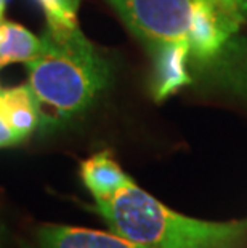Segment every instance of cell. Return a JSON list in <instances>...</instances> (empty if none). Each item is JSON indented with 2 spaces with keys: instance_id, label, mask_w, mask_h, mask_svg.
I'll list each match as a JSON object with an SVG mask.
<instances>
[{
  "instance_id": "cell-1",
  "label": "cell",
  "mask_w": 247,
  "mask_h": 248,
  "mask_svg": "<svg viewBox=\"0 0 247 248\" xmlns=\"http://www.w3.org/2000/svg\"><path fill=\"white\" fill-rule=\"evenodd\" d=\"M40 124H63L88 109L108 87L111 67L81 29L40 37L39 55L26 62Z\"/></svg>"
},
{
  "instance_id": "cell-2",
  "label": "cell",
  "mask_w": 247,
  "mask_h": 248,
  "mask_svg": "<svg viewBox=\"0 0 247 248\" xmlns=\"http://www.w3.org/2000/svg\"><path fill=\"white\" fill-rule=\"evenodd\" d=\"M97 212L109 229L136 245L148 248H244L247 218L204 221L177 213L136 184L114 197L97 202Z\"/></svg>"
},
{
  "instance_id": "cell-3",
  "label": "cell",
  "mask_w": 247,
  "mask_h": 248,
  "mask_svg": "<svg viewBox=\"0 0 247 248\" xmlns=\"http://www.w3.org/2000/svg\"><path fill=\"white\" fill-rule=\"evenodd\" d=\"M149 53L173 44L190 45L196 0H108Z\"/></svg>"
},
{
  "instance_id": "cell-4",
  "label": "cell",
  "mask_w": 247,
  "mask_h": 248,
  "mask_svg": "<svg viewBox=\"0 0 247 248\" xmlns=\"http://www.w3.org/2000/svg\"><path fill=\"white\" fill-rule=\"evenodd\" d=\"M247 19V0H196L190 34L191 56L217 55Z\"/></svg>"
},
{
  "instance_id": "cell-5",
  "label": "cell",
  "mask_w": 247,
  "mask_h": 248,
  "mask_svg": "<svg viewBox=\"0 0 247 248\" xmlns=\"http://www.w3.org/2000/svg\"><path fill=\"white\" fill-rule=\"evenodd\" d=\"M35 248H148L136 245L114 232L72 226L44 224L35 232Z\"/></svg>"
},
{
  "instance_id": "cell-6",
  "label": "cell",
  "mask_w": 247,
  "mask_h": 248,
  "mask_svg": "<svg viewBox=\"0 0 247 248\" xmlns=\"http://www.w3.org/2000/svg\"><path fill=\"white\" fill-rule=\"evenodd\" d=\"M149 55L152 58V94L157 101H162L190 83L191 77L188 72V60L191 56L190 45H167Z\"/></svg>"
},
{
  "instance_id": "cell-7",
  "label": "cell",
  "mask_w": 247,
  "mask_h": 248,
  "mask_svg": "<svg viewBox=\"0 0 247 248\" xmlns=\"http://www.w3.org/2000/svg\"><path fill=\"white\" fill-rule=\"evenodd\" d=\"M81 178L95 197V202L111 199L124 187L133 184V179L125 175L108 151L98 152L83 160L81 163Z\"/></svg>"
},
{
  "instance_id": "cell-8",
  "label": "cell",
  "mask_w": 247,
  "mask_h": 248,
  "mask_svg": "<svg viewBox=\"0 0 247 248\" xmlns=\"http://www.w3.org/2000/svg\"><path fill=\"white\" fill-rule=\"evenodd\" d=\"M0 117L24 141L40 125L39 103L29 85L0 88Z\"/></svg>"
},
{
  "instance_id": "cell-9",
  "label": "cell",
  "mask_w": 247,
  "mask_h": 248,
  "mask_svg": "<svg viewBox=\"0 0 247 248\" xmlns=\"http://www.w3.org/2000/svg\"><path fill=\"white\" fill-rule=\"evenodd\" d=\"M40 51V37L16 23H0V69L12 62H29Z\"/></svg>"
},
{
  "instance_id": "cell-10",
  "label": "cell",
  "mask_w": 247,
  "mask_h": 248,
  "mask_svg": "<svg viewBox=\"0 0 247 248\" xmlns=\"http://www.w3.org/2000/svg\"><path fill=\"white\" fill-rule=\"evenodd\" d=\"M45 12L47 28L55 32L77 29V10L81 0H39Z\"/></svg>"
},
{
  "instance_id": "cell-11",
  "label": "cell",
  "mask_w": 247,
  "mask_h": 248,
  "mask_svg": "<svg viewBox=\"0 0 247 248\" xmlns=\"http://www.w3.org/2000/svg\"><path fill=\"white\" fill-rule=\"evenodd\" d=\"M18 142H21L19 136L3 122L2 117H0V147L15 146V144H18Z\"/></svg>"
},
{
  "instance_id": "cell-12",
  "label": "cell",
  "mask_w": 247,
  "mask_h": 248,
  "mask_svg": "<svg viewBox=\"0 0 247 248\" xmlns=\"http://www.w3.org/2000/svg\"><path fill=\"white\" fill-rule=\"evenodd\" d=\"M3 12H5V0H0V23L3 19Z\"/></svg>"
},
{
  "instance_id": "cell-13",
  "label": "cell",
  "mask_w": 247,
  "mask_h": 248,
  "mask_svg": "<svg viewBox=\"0 0 247 248\" xmlns=\"http://www.w3.org/2000/svg\"><path fill=\"white\" fill-rule=\"evenodd\" d=\"M0 237H2V229H0ZM0 248H2V240H0Z\"/></svg>"
}]
</instances>
